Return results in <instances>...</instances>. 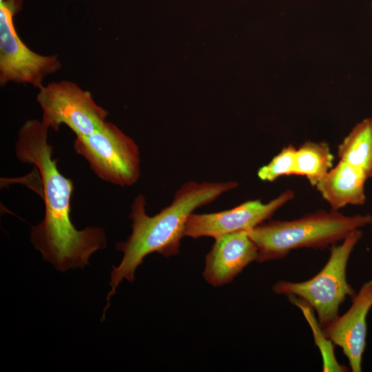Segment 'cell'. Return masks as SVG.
Listing matches in <instances>:
<instances>
[{
	"label": "cell",
	"mask_w": 372,
	"mask_h": 372,
	"mask_svg": "<svg viewBox=\"0 0 372 372\" xmlns=\"http://www.w3.org/2000/svg\"><path fill=\"white\" fill-rule=\"evenodd\" d=\"M50 127L42 121L28 120L20 128L15 143L18 160L34 165L39 172L45 204L43 220L33 226L30 241L43 258L61 271L83 268L91 255L106 247L100 227L78 230L70 218L73 182L64 176L52 158L53 147L48 141Z\"/></svg>",
	"instance_id": "1"
},
{
	"label": "cell",
	"mask_w": 372,
	"mask_h": 372,
	"mask_svg": "<svg viewBox=\"0 0 372 372\" xmlns=\"http://www.w3.org/2000/svg\"><path fill=\"white\" fill-rule=\"evenodd\" d=\"M237 186L238 183L231 180L186 182L175 192L170 205L152 216L146 214L145 197L138 194L132 203L130 213L132 221V234L125 242L116 245V249L123 253V256L118 266L112 267L111 290L107 297L103 319L118 285L123 279L133 282L136 269L147 255L154 252L165 257L178 254L187 222L194 211Z\"/></svg>",
	"instance_id": "2"
},
{
	"label": "cell",
	"mask_w": 372,
	"mask_h": 372,
	"mask_svg": "<svg viewBox=\"0 0 372 372\" xmlns=\"http://www.w3.org/2000/svg\"><path fill=\"white\" fill-rule=\"evenodd\" d=\"M371 223L369 214L345 216L320 210L296 220L262 223L247 233L257 247V262H263L283 258L293 249L332 246Z\"/></svg>",
	"instance_id": "3"
},
{
	"label": "cell",
	"mask_w": 372,
	"mask_h": 372,
	"mask_svg": "<svg viewBox=\"0 0 372 372\" xmlns=\"http://www.w3.org/2000/svg\"><path fill=\"white\" fill-rule=\"evenodd\" d=\"M362 236V231L356 229L340 245H332L327 263L311 279L298 282L280 280L273 285V291L293 295L306 302L316 311L321 327H324L338 316L346 298L355 294L347 282L346 272L350 255Z\"/></svg>",
	"instance_id": "4"
},
{
	"label": "cell",
	"mask_w": 372,
	"mask_h": 372,
	"mask_svg": "<svg viewBox=\"0 0 372 372\" xmlns=\"http://www.w3.org/2000/svg\"><path fill=\"white\" fill-rule=\"evenodd\" d=\"M74 149L101 179L121 187L132 186L141 174L140 152L134 141L106 121L87 136H76Z\"/></svg>",
	"instance_id": "5"
},
{
	"label": "cell",
	"mask_w": 372,
	"mask_h": 372,
	"mask_svg": "<svg viewBox=\"0 0 372 372\" xmlns=\"http://www.w3.org/2000/svg\"><path fill=\"white\" fill-rule=\"evenodd\" d=\"M39 90L37 101L42 121L54 131L64 124L76 136H87L106 122L108 112L95 103L89 91L72 81L53 82Z\"/></svg>",
	"instance_id": "6"
},
{
	"label": "cell",
	"mask_w": 372,
	"mask_h": 372,
	"mask_svg": "<svg viewBox=\"0 0 372 372\" xmlns=\"http://www.w3.org/2000/svg\"><path fill=\"white\" fill-rule=\"evenodd\" d=\"M19 0L0 2V84L9 82L43 86V79L60 70L56 55L43 56L32 51L18 36L14 16Z\"/></svg>",
	"instance_id": "7"
},
{
	"label": "cell",
	"mask_w": 372,
	"mask_h": 372,
	"mask_svg": "<svg viewBox=\"0 0 372 372\" xmlns=\"http://www.w3.org/2000/svg\"><path fill=\"white\" fill-rule=\"evenodd\" d=\"M293 198V191L287 190L266 203L252 200L219 212L193 213L187 222L185 236L193 238L207 236L216 239L227 234L250 230L270 218Z\"/></svg>",
	"instance_id": "8"
},
{
	"label": "cell",
	"mask_w": 372,
	"mask_h": 372,
	"mask_svg": "<svg viewBox=\"0 0 372 372\" xmlns=\"http://www.w3.org/2000/svg\"><path fill=\"white\" fill-rule=\"evenodd\" d=\"M371 307L372 280H369L352 297L351 306L346 313L322 327L325 336L342 349L353 372L362 371L366 317Z\"/></svg>",
	"instance_id": "9"
},
{
	"label": "cell",
	"mask_w": 372,
	"mask_h": 372,
	"mask_svg": "<svg viewBox=\"0 0 372 372\" xmlns=\"http://www.w3.org/2000/svg\"><path fill=\"white\" fill-rule=\"evenodd\" d=\"M258 249L247 231L227 234L215 239L205 259L203 273L214 287L231 282L249 263L257 261Z\"/></svg>",
	"instance_id": "10"
},
{
	"label": "cell",
	"mask_w": 372,
	"mask_h": 372,
	"mask_svg": "<svg viewBox=\"0 0 372 372\" xmlns=\"http://www.w3.org/2000/svg\"><path fill=\"white\" fill-rule=\"evenodd\" d=\"M368 178L360 168L342 160L315 186L332 210L365 203L364 185Z\"/></svg>",
	"instance_id": "11"
},
{
	"label": "cell",
	"mask_w": 372,
	"mask_h": 372,
	"mask_svg": "<svg viewBox=\"0 0 372 372\" xmlns=\"http://www.w3.org/2000/svg\"><path fill=\"white\" fill-rule=\"evenodd\" d=\"M340 160L360 168L372 177V118L357 123L338 147Z\"/></svg>",
	"instance_id": "12"
},
{
	"label": "cell",
	"mask_w": 372,
	"mask_h": 372,
	"mask_svg": "<svg viewBox=\"0 0 372 372\" xmlns=\"http://www.w3.org/2000/svg\"><path fill=\"white\" fill-rule=\"evenodd\" d=\"M333 161L327 143L307 141L296 149L294 175L305 176L315 187L333 167Z\"/></svg>",
	"instance_id": "13"
},
{
	"label": "cell",
	"mask_w": 372,
	"mask_h": 372,
	"mask_svg": "<svg viewBox=\"0 0 372 372\" xmlns=\"http://www.w3.org/2000/svg\"><path fill=\"white\" fill-rule=\"evenodd\" d=\"M288 297L291 303L302 310L310 324L316 343L322 353L323 371H346V368L337 362L334 355L333 342L325 336L321 326L318 325V322L312 313L311 307L300 298L297 299L295 296L288 295Z\"/></svg>",
	"instance_id": "14"
},
{
	"label": "cell",
	"mask_w": 372,
	"mask_h": 372,
	"mask_svg": "<svg viewBox=\"0 0 372 372\" xmlns=\"http://www.w3.org/2000/svg\"><path fill=\"white\" fill-rule=\"evenodd\" d=\"M296 152V148L292 145L283 147L269 163L258 169V178L273 182L282 176L294 175Z\"/></svg>",
	"instance_id": "15"
},
{
	"label": "cell",
	"mask_w": 372,
	"mask_h": 372,
	"mask_svg": "<svg viewBox=\"0 0 372 372\" xmlns=\"http://www.w3.org/2000/svg\"><path fill=\"white\" fill-rule=\"evenodd\" d=\"M3 1H4V0H0V2Z\"/></svg>",
	"instance_id": "16"
}]
</instances>
